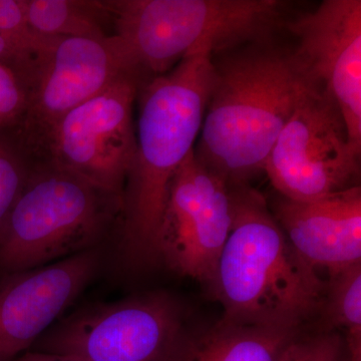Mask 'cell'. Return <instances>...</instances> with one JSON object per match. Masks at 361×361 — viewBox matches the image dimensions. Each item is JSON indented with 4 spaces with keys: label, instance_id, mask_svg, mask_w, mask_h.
Returning a JSON list of instances; mask_svg holds the SVG:
<instances>
[{
    "label": "cell",
    "instance_id": "ac0fdd59",
    "mask_svg": "<svg viewBox=\"0 0 361 361\" xmlns=\"http://www.w3.org/2000/svg\"><path fill=\"white\" fill-rule=\"evenodd\" d=\"M30 161L11 134H0V237L25 187Z\"/></svg>",
    "mask_w": 361,
    "mask_h": 361
},
{
    "label": "cell",
    "instance_id": "30bf717a",
    "mask_svg": "<svg viewBox=\"0 0 361 361\" xmlns=\"http://www.w3.org/2000/svg\"><path fill=\"white\" fill-rule=\"evenodd\" d=\"M231 226L229 186L192 152L169 188L157 238L159 261L183 276L209 282Z\"/></svg>",
    "mask_w": 361,
    "mask_h": 361
},
{
    "label": "cell",
    "instance_id": "52a82bcc",
    "mask_svg": "<svg viewBox=\"0 0 361 361\" xmlns=\"http://www.w3.org/2000/svg\"><path fill=\"white\" fill-rule=\"evenodd\" d=\"M129 71L137 70L116 35L103 39L51 37L21 80L26 109L11 135L26 159L39 158L63 116Z\"/></svg>",
    "mask_w": 361,
    "mask_h": 361
},
{
    "label": "cell",
    "instance_id": "4fadbf2b",
    "mask_svg": "<svg viewBox=\"0 0 361 361\" xmlns=\"http://www.w3.org/2000/svg\"><path fill=\"white\" fill-rule=\"evenodd\" d=\"M273 216L298 255L329 274L361 263L360 185L313 201L280 196Z\"/></svg>",
    "mask_w": 361,
    "mask_h": 361
},
{
    "label": "cell",
    "instance_id": "277c9868",
    "mask_svg": "<svg viewBox=\"0 0 361 361\" xmlns=\"http://www.w3.org/2000/svg\"><path fill=\"white\" fill-rule=\"evenodd\" d=\"M115 35L145 82L207 45L214 54L269 39L278 0H113Z\"/></svg>",
    "mask_w": 361,
    "mask_h": 361
},
{
    "label": "cell",
    "instance_id": "ffe728a7",
    "mask_svg": "<svg viewBox=\"0 0 361 361\" xmlns=\"http://www.w3.org/2000/svg\"><path fill=\"white\" fill-rule=\"evenodd\" d=\"M26 109V92L18 73L0 63V134H11Z\"/></svg>",
    "mask_w": 361,
    "mask_h": 361
},
{
    "label": "cell",
    "instance_id": "d6986e66",
    "mask_svg": "<svg viewBox=\"0 0 361 361\" xmlns=\"http://www.w3.org/2000/svg\"><path fill=\"white\" fill-rule=\"evenodd\" d=\"M344 350L343 338L329 330L314 336H297L280 361H343Z\"/></svg>",
    "mask_w": 361,
    "mask_h": 361
},
{
    "label": "cell",
    "instance_id": "3957f363",
    "mask_svg": "<svg viewBox=\"0 0 361 361\" xmlns=\"http://www.w3.org/2000/svg\"><path fill=\"white\" fill-rule=\"evenodd\" d=\"M229 190L231 231L209 282L222 319L301 329L322 310L326 282L298 255L262 195L248 184Z\"/></svg>",
    "mask_w": 361,
    "mask_h": 361
},
{
    "label": "cell",
    "instance_id": "9a60e30c",
    "mask_svg": "<svg viewBox=\"0 0 361 361\" xmlns=\"http://www.w3.org/2000/svg\"><path fill=\"white\" fill-rule=\"evenodd\" d=\"M33 32L45 37L103 39L115 35L113 0H25Z\"/></svg>",
    "mask_w": 361,
    "mask_h": 361
},
{
    "label": "cell",
    "instance_id": "8fae6325",
    "mask_svg": "<svg viewBox=\"0 0 361 361\" xmlns=\"http://www.w3.org/2000/svg\"><path fill=\"white\" fill-rule=\"evenodd\" d=\"M294 56L338 106L350 141L361 148V1L325 0L288 23Z\"/></svg>",
    "mask_w": 361,
    "mask_h": 361
},
{
    "label": "cell",
    "instance_id": "5b68a950",
    "mask_svg": "<svg viewBox=\"0 0 361 361\" xmlns=\"http://www.w3.org/2000/svg\"><path fill=\"white\" fill-rule=\"evenodd\" d=\"M123 200L49 161L30 163L0 237V270L33 269L92 249L122 218Z\"/></svg>",
    "mask_w": 361,
    "mask_h": 361
},
{
    "label": "cell",
    "instance_id": "2e32d148",
    "mask_svg": "<svg viewBox=\"0 0 361 361\" xmlns=\"http://www.w3.org/2000/svg\"><path fill=\"white\" fill-rule=\"evenodd\" d=\"M322 311L345 336L348 361H361V263L329 274Z\"/></svg>",
    "mask_w": 361,
    "mask_h": 361
},
{
    "label": "cell",
    "instance_id": "7a4b0ae2",
    "mask_svg": "<svg viewBox=\"0 0 361 361\" xmlns=\"http://www.w3.org/2000/svg\"><path fill=\"white\" fill-rule=\"evenodd\" d=\"M214 52L204 45L140 87L135 156L123 193L122 248L130 262H158L157 238L169 188L194 151L212 87Z\"/></svg>",
    "mask_w": 361,
    "mask_h": 361
},
{
    "label": "cell",
    "instance_id": "44dd1931",
    "mask_svg": "<svg viewBox=\"0 0 361 361\" xmlns=\"http://www.w3.org/2000/svg\"><path fill=\"white\" fill-rule=\"evenodd\" d=\"M11 361H78L68 356L54 355V353H44V351H26L18 357Z\"/></svg>",
    "mask_w": 361,
    "mask_h": 361
},
{
    "label": "cell",
    "instance_id": "7c38bea8",
    "mask_svg": "<svg viewBox=\"0 0 361 361\" xmlns=\"http://www.w3.org/2000/svg\"><path fill=\"white\" fill-rule=\"evenodd\" d=\"M96 249L0 281V361H11L44 336L75 302L99 267Z\"/></svg>",
    "mask_w": 361,
    "mask_h": 361
},
{
    "label": "cell",
    "instance_id": "8992f818",
    "mask_svg": "<svg viewBox=\"0 0 361 361\" xmlns=\"http://www.w3.org/2000/svg\"><path fill=\"white\" fill-rule=\"evenodd\" d=\"M185 336L177 303L154 293L82 308L30 350L78 361H175Z\"/></svg>",
    "mask_w": 361,
    "mask_h": 361
},
{
    "label": "cell",
    "instance_id": "9c48e42d",
    "mask_svg": "<svg viewBox=\"0 0 361 361\" xmlns=\"http://www.w3.org/2000/svg\"><path fill=\"white\" fill-rule=\"evenodd\" d=\"M360 153L349 139L338 106L316 89L280 133L263 171L280 196L317 200L357 186Z\"/></svg>",
    "mask_w": 361,
    "mask_h": 361
},
{
    "label": "cell",
    "instance_id": "ba28073f",
    "mask_svg": "<svg viewBox=\"0 0 361 361\" xmlns=\"http://www.w3.org/2000/svg\"><path fill=\"white\" fill-rule=\"evenodd\" d=\"M142 82L137 71L123 73L73 109L33 161L54 164L123 200L137 148L133 109Z\"/></svg>",
    "mask_w": 361,
    "mask_h": 361
},
{
    "label": "cell",
    "instance_id": "e0dca14e",
    "mask_svg": "<svg viewBox=\"0 0 361 361\" xmlns=\"http://www.w3.org/2000/svg\"><path fill=\"white\" fill-rule=\"evenodd\" d=\"M49 39L28 25L25 0H0V63L20 80Z\"/></svg>",
    "mask_w": 361,
    "mask_h": 361
},
{
    "label": "cell",
    "instance_id": "5bb4252c",
    "mask_svg": "<svg viewBox=\"0 0 361 361\" xmlns=\"http://www.w3.org/2000/svg\"><path fill=\"white\" fill-rule=\"evenodd\" d=\"M300 329L238 324L221 319L185 336L175 361H280Z\"/></svg>",
    "mask_w": 361,
    "mask_h": 361
},
{
    "label": "cell",
    "instance_id": "6da1fadb",
    "mask_svg": "<svg viewBox=\"0 0 361 361\" xmlns=\"http://www.w3.org/2000/svg\"><path fill=\"white\" fill-rule=\"evenodd\" d=\"M213 56L210 96L194 153L226 184H247L263 171L286 123L319 89L293 51L251 42Z\"/></svg>",
    "mask_w": 361,
    "mask_h": 361
}]
</instances>
